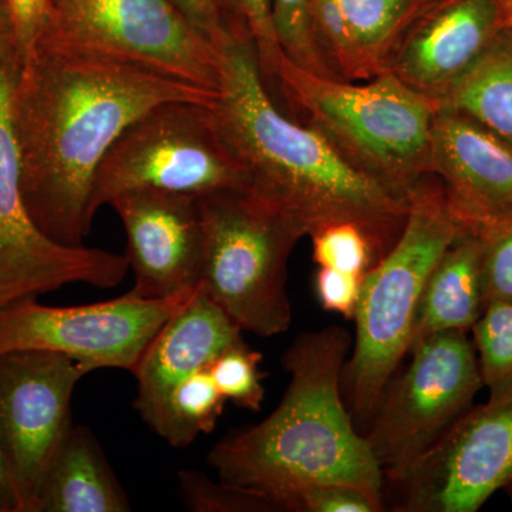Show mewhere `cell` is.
<instances>
[{
    "label": "cell",
    "instance_id": "obj_36",
    "mask_svg": "<svg viewBox=\"0 0 512 512\" xmlns=\"http://www.w3.org/2000/svg\"><path fill=\"white\" fill-rule=\"evenodd\" d=\"M504 493L507 494L508 500L511 501L512 504V478L508 481V484L504 487Z\"/></svg>",
    "mask_w": 512,
    "mask_h": 512
},
{
    "label": "cell",
    "instance_id": "obj_19",
    "mask_svg": "<svg viewBox=\"0 0 512 512\" xmlns=\"http://www.w3.org/2000/svg\"><path fill=\"white\" fill-rule=\"evenodd\" d=\"M130 500L93 431L74 426L47 474L37 512H128Z\"/></svg>",
    "mask_w": 512,
    "mask_h": 512
},
{
    "label": "cell",
    "instance_id": "obj_7",
    "mask_svg": "<svg viewBox=\"0 0 512 512\" xmlns=\"http://www.w3.org/2000/svg\"><path fill=\"white\" fill-rule=\"evenodd\" d=\"M35 43L131 64L210 92L220 90L214 40L173 0H50Z\"/></svg>",
    "mask_w": 512,
    "mask_h": 512
},
{
    "label": "cell",
    "instance_id": "obj_17",
    "mask_svg": "<svg viewBox=\"0 0 512 512\" xmlns=\"http://www.w3.org/2000/svg\"><path fill=\"white\" fill-rule=\"evenodd\" d=\"M241 342L242 330L198 285L158 330L134 369V409L146 421L175 383Z\"/></svg>",
    "mask_w": 512,
    "mask_h": 512
},
{
    "label": "cell",
    "instance_id": "obj_34",
    "mask_svg": "<svg viewBox=\"0 0 512 512\" xmlns=\"http://www.w3.org/2000/svg\"><path fill=\"white\" fill-rule=\"evenodd\" d=\"M18 36L8 0H0V67L22 66Z\"/></svg>",
    "mask_w": 512,
    "mask_h": 512
},
{
    "label": "cell",
    "instance_id": "obj_31",
    "mask_svg": "<svg viewBox=\"0 0 512 512\" xmlns=\"http://www.w3.org/2000/svg\"><path fill=\"white\" fill-rule=\"evenodd\" d=\"M365 276L332 268H320L315 275V292L325 311L353 319Z\"/></svg>",
    "mask_w": 512,
    "mask_h": 512
},
{
    "label": "cell",
    "instance_id": "obj_12",
    "mask_svg": "<svg viewBox=\"0 0 512 512\" xmlns=\"http://www.w3.org/2000/svg\"><path fill=\"white\" fill-rule=\"evenodd\" d=\"M92 372L59 353L0 355V437L22 512L39 510L47 474L74 426V389Z\"/></svg>",
    "mask_w": 512,
    "mask_h": 512
},
{
    "label": "cell",
    "instance_id": "obj_29",
    "mask_svg": "<svg viewBox=\"0 0 512 512\" xmlns=\"http://www.w3.org/2000/svg\"><path fill=\"white\" fill-rule=\"evenodd\" d=\"M281 512H380L383 498L362 488L338 483L299 485L278 500Z\"/></svg>",
    "mask_w": 512,
    "mask_h": 512
},
{
    "label": "cell",
    "instance_id": "obj_4",
    "mask_svg": "<svg viewBox=\"0 0 512 512\" xmlns=\"http://www.w3.org/2000/svg\"><path fill=\"white\" fill-rule=\"evenodd\" d=\"M275 82L306 126L360 173L403 197L430 174L439 107L393 73L343 82L306 72L282 55Z\"/></svg>",
    "mask_w": 512,
    "mask_h": 512
},
{
    "label": "cell",
    "instance_id": "obj_23",
    "mask_svg": "<svg viewBox=\"0 0 512 512\" xmlns=\"http://www.w3.org/2000/svg\"><path fill=\"white\" fill-rule=\"evenodd\" d=\"M471 332L488 397L512 393V302L490 303Z\"/></svg>",
    "mask_w": 512,
    "mask_h": 512
},
{
    "label": "cell",
    "instance_id": "obj_28",
    "mask_svg": "<svg viewBox=\"0 0 512 512\" xmlns=\"http://www.w3.org/2000/svg\"><path fill=\"white\" fill-rule=\"evenodd\" d=\"M261 362V353L241 342L220 353L207 369L227 402L259 412L265 400L264 375L259 370Z\"/></svg>",
    "mask_w": 512,
    "mask_h": 512
},
{
    "label": "cell",
    "instance_id": "obj_13",
    "mask_svg": "<svg viewBox=\"0 0 512 512\" xmlns=\"http://www.w3.org/2000/svg\"><path fill=\"white\" fill-rule=\"evenodd\" d=\"M512 478V393L471 407L402 476L393 511L476 512Z\"/></svg>",
    "mask_w": 512,
    "mask_h": 512
},
{
    "label": "cell",
    "instance_id": "obj_21",
    "mask_svg": "<svg viewBox=\"0 0 512 512\" xmlns=\"http://www.w3.org/2000/svg\"><path fill=\"white\" fill-rule=\"evenodd\" d=\"M225 403L205 367L175 383L144 423L171 447L185 448L200 434L214 431Z\"/></svg>",
    "mask_w": 512,
    "mask_h": 512
},
{
    "label": "cell",
    "instance_id": "obj_37",
    "mask_svg": "<svg viewBox=\"0 0 512 512\" xmlns=\"http://www.w3.org/2000/svg\"><path fill=\"white\" fill-rule=\"evenodd\" d=\"M510 3H511V8H512V0H510Z\"/></svg>",
    "mask_w": 512,
    "mask_h": 512
},
{
    "label": "cell",
    "instance_id": "obj_18",
    "mask_svg": "<svg viewBox=\"0 0 512 512\" xmlns=\"http://www.w3.org/2000/svg\"><path fill=\"white\" fill-rule=\"evenodd\" d=\"M484 309L483 242L460 229L424 288L410 350L437 333L470 332Z\"/></svg>",
    "mask_w": 512,
    "mask_h": 512
},
{
    "label": "cell",
    "instance_id": "obj_11",
    "mask_svg": "<svg viewBox=\"0 0 512 512\" xmlns=\"http://www.w3.org/2000/svg\"><path fill=\"white\" fill-rule=\"evenodd\" d=\"M191 293L146 299L128 291L110 301L63 308L23 299L0 311V355L23 350L59 353L94 372L133 373L158 330Z\"/></svg>",
    "mask_w": 512,
    "mask_h": 512
},
{
    "label": "cell",
    "instance_id": "obj_35",
    "mask_svg": "<svg viewBox=\"0 0 512 512\" xmlns=\"http://www.w3.org/2000/svg\"><path fill=\"white\" fill-rule=\"evenodd\" d=\"M0 512H22V504L13 483L8 458L3 450L2 437H0Z\"/></svg>",
    "mask_w": 512,
    "mask_h": 512
},
{
    "label": "cell",
    "instance_id": "obj_15",
    "mask_svg": "<svg viewBox=\"0 0 512 512\" xmlns=\"http://www.w3.org/2000/svg\"><path fill=\"white\" fill-rule=\"evenodd\" d=\"M511 25L510 0H430L386 72L437 103Z\"/></svg>",
    "mask_w": 512,
    "mask_h": 512
},
{
    "label": "cell",
    "instance_id": "obj_20",
    "mask_svg": "<svg viewBox=\"0 0 512 512\" xmlns=\"http://www.w3.org/2000/svg\"><path fill=\"white\" fill-rule=\"evenodd\" d=\"M512 144V25L439 101Z\"/></svg>",
    "mask_w": 512,
    "mask_h": 512
},
{
    "label": "cell",
    "instance_id": "obj_27",
    "mask_svg": "<svg viewBox=\"0 0 512 512\" xmlns=\"http://www.w3.org/2000/svg\"><path fill=\"white\" fill-rule=\"evenodd\" d=\"M312 256L320 268L365 276L382 259L369 235L352 222H338L312 235Z\"/></svg>",
    "mask_w": 512,
    "mask_h": 512
},
{
    "label": "cell",
    "instance_id": "obj_22",
    "mask_svg": "<svg viewBox=\"0 0 512 512\" xmlns=\"http://www.w3.org/2000/svg\"><path fill=\"white\" fill-rule=\"evenodd\" d=\"M430 0H336L375 76L386 72L394 50Z\"/></svg>",
    "mask_w": 512,
    "mask_h": 512
},
{
    "label": "cell",
    "instance_id": "obj_33",
    "mask_svg": "<svg viewBox=\"0 0 512 512\" xmlns=\"http://www.w3.org/2000/svg\"><path fill=\"white\" fill-rule=\"evenodd\" d=\"M173 2L198 29L211 39L220 33V19H218L214 0H173Z\"/></svg>",
    "mask_w": 512,
    "mask_h": 512
},
{
    "label": "cell",
    "instance_id": "obj_10",
    "mask_svg": "<svg viewBox=\"0 0 512 512\" xmlns=\"http://www.w3.org/2000/svg\"><path fill=\"white\" fill-rule=\"evenodd\" d=\"M20 66L0 67V311L66 285L109 289L130 271L126 255L69 247L47 237L30 217L22 190L18 147L10 120V89Z\"/></svg>",
    "mask_w": 512,
    "mask_h": 512
},
{
    "label": "cell",
    "instance_id": "obj_3",
    "mask_svg": "<svg viewBox=\"0 0 512 512\" xmlns=\"http://www.w3.org/2000/svg\"><path fill=\"white\" fill-rule=\"evenodd\" d=\"M350 345L340 326L293 340L281 359L291 379L279 406L211 448L208 464L221 480L261 491L276 504L311 483L353 485L384 501L382 470L343 400Z\"/></svg>",
    "mask_w": 512,
    "mask_h": 512
},
{
    "label": "cell",
    "instance_id": "obj_30",
    "mask_svg": "<svg viewBox=\"0 0 512 512\" xmlns=\"http://www.w3.org/2000/svg\"><path fill=\"white\" fill-rule=\"evenodd\" d=\"M471 234L483 242L485 308L490 303L512 302V218Z\"/></svg>",
    "mask_w": 512,
    "mask_h": 512
},
{
    "label": "cell",
    "instance_id": "obj_5",
    "mask_svg": "<svg viewBox=\"0 0 512 512\" xmlns=\"http://www.w3.org/2000/svg\"><path fill=\"white\" fill-rule=\"evenodd\" d=\"M407 198L402 234L363 278L353 316L355 348L343 369L342 384L359 430L369 427L384 390L409 355L424 288L434 266L460 234L433 174L421 178Z\"/></svg>",
    "mask_w": 512,
    "mask_h": 512
},
{
    "label": "cell",
    "instance_id": "obj_32",
    "mask_svg": "<svg viewBox=\"0 0 512 512\" xmlns=\"http://www.w3.org/2000/svg\"><path fill=\"white\" fill-rule=\"evenodd\" d=\"M23 60L35 45L49 15L50 0H8Z\"/></svg>",
    "mask_w": 512,
    "mask_h": 512
},
{
    "label": "cell",
    "instance_id": "obj_9",
    "mask_svg": "<svg viewBox=\"0 0 512 512\" xmlns=\"http://www.w3.org/2000/svg\"><path fill=\"white\" fill-rule=\"evenodd\" d=\"M410 353L412 362L384 390L365 434L384 483L423 457L484 387L468 332L437 333Z\"/></svg>",
    "mask_w": 512,
    "mask_h": 512
},
{
    "label": "cell",
    "instance_id": "obj_14",
    "mask_svg": "<svg viewBox=\"0 0 512 512\" xmlns=\"http://www.w3.org/2000/svg\"><path fill=\"white\" fill-rule=\"evenodd\" d=\"M127 235L134 295L168 299L195 291L201 281L202 220L197 195L133 190L110 202Z\"/></svg>",
    "mask_w": 512,
    "mask_h": 512
},
{
    "label": "cell",
    "instance_id": "obj_1",
    "mask_svg": "<svg viewBox=\"0 0 512 512\" xmlns=\"http://www.w3.org/2000/svg\"><path fill=\"white\" fill-rule=\"evenodd\" d=\"M217 97L131 64L35 43L9 101L30 217L59 244L83 245L96 217L97 171L121 133L160 104Z\"/></svg>",
    "mask_w": 512,
    "mask_h": 512
},
{
    "label": "cell",
    "instance_id": "obj_8",
    "mask_svg": "<svg viewBox=\"0 0 512 512\" xmlns=\"http://www.w3.org/2000/svg\"><path fill=\"white\" fill-rule=\"evenodd\" d=\"M212 104L168 101L133 121L101 161L94 180V212L123 192L144 188L197 197L244 190Z\"/></svg>",
    "mask_w": 512,
    "mask_h": 512
},
{
    "label": "cell",
    "instance_id": "obj_25",
    "mask_svg": "<svg viewBox=\"0 0 512 512\" xmlns=\"http://www.w3.org/2000/svg\"><path fill=\"white\" fill-rule=\"evenodd\" d=\"M178 497L192 512H281L269 495L198 470L178 471Z\"/></svg>",
    "mask_w": 512,
    "mask_h": 512
},
{
    "label": "cell",
    "instance_id": "obj_6",
    "mask_svg": "<svg viewBox=\"0 0 512 512\" xmlns=\"http://www.w3.org/2000/svg\"><path fill=\"white\" fill-rule=\"evenodd\" d=\"M200 285L242 332H288V261L302 234L281 212L244 190L200 195Z\"/></svg>",
    "mask_w": 512,
    "mask_h": 512
},
{
    "label": "cell",
    "instance_id": "obj_16",
    "mask_svg": "<svg viewBox=\"0 0 512 512\" xmlns=\"http://www.w3.org/2000/svg\"><path fill=\"white\" fill-rule=\"evenodd\" d=\"M430 174L463 231L512 218V144L463 114L437 111Z\"/></svg>",
    "mask_w": 512,
    "mask_h": 512
},
{
    "label": "cell",
    "instance_id": "obj_24",
    "mask_svg": "<svg viewBox=\"0 0 512 512\" xmlns=\"http://www.w3.org/2000/svg\"><path fill=\"white\" fill-rule=\"evenodd\" d=\"M221 28L254 43L264 82H274L282 52L271 22V0H214Z\"/></svg>",
    "mask_w": 512,
    "mask_h": 512
},
{
    "label": "cell",
    "instance_id": "obj_2",
    "mask_svg": "<svg viewBox=\"0 0 512 512\" xmlns=\"http://www.w3.org/2000/svg\"><path fill=\"white\" fill-rule=\"evenodd\" d=\"M214 42L220 90L212 110L244 191L281 212L303 238L352 222L383 258L402 234L409 198L357 171L318 131L278 109L251 40L221 28Z\"/></svg>",
    "mask_w": 512,
    "mask_h": 512
},
{
    "label": "cell",
    "instance_id": "obj_26",
    "mask_svg": "<svg viewBox=\"0 0 512 512\" xmlns=\"http://www.w3.org/2000/svg\"><path fill=\"white\" fill-rule=\"evenodd\" d=\"M271 22L282 55L306 72L335 79L316 45L312 0H271Z\"/></svg>",
    "mask_w": 512,
    "mask_h": 512
}]
</instances>
